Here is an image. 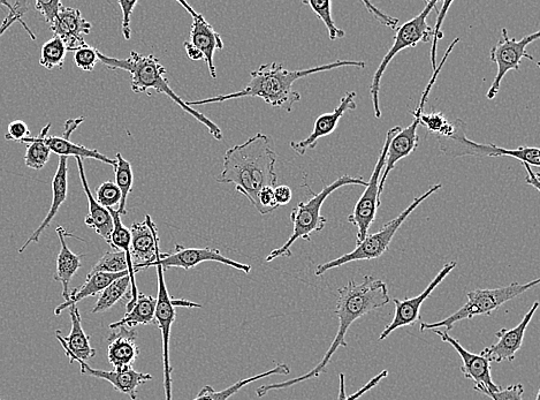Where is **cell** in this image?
Returning <instances> with one entry per match:
<instances>
[{
	"instance_id": "cell-1",
	"label": "cell",
	"mask_w": 540,
	"mask_h": 400,
	"mask_svg": "<svg viewBox=\"0 0 540 400\" xmlns=\"http://www.w3.org/2000/svg\"><path fill=\"white\" fill-rule=\"evenodd\" d=\"M390 301L389 288L380 279L365 276L361 283H356L353 279L349 281L344 288L338 290L337 308L334 314L339 319V330L321 362L314 369H311L309 373L296 377V379L265 384V386L257 388V396L262 398L268 395L270 391L291 388L295 384L317 379V377L326 373V367L330 364L334 353L338 351L339 347L348 346L345 337L352 324L370 312L386 306Z\"/></svg>"
},
{
	"instance_id": "cell-2",
	"label": "cell",
	"mask_w": 540,
	"mask_h": 400,
	"mask_svg": "<svg viewBox=\"0 0 540 400\" xmlns=\"http://www.w3.org/2000/svg\"><path fill=\"white\" fill-rule=\"evenodd\" d=\"M277 154L271 147L268 135L258 133L255 137L227 150L224 169L217 177L219 184H233L257 207V195L264 187L277 186Z\"/></svg>"
},
{
	"instance_id": "cell-3",
	"label": "cell",
	"mask_w": 540,
	"mask_h": 400,
	"mask_svg": "<svg viewBox=\"0 0 540 400\" xmlns=\"http://www.w3.org/2000/svg\"><path fill=\"white\" fill-rule=\"evenodd\" d=\"M359 67L365 69V62L359 60H337L330 64L314 67V69L288 71L278 63L264 64L250 74L249 85L237 93L205 98V100L187 102L190 108L197 105L223 103L242 97H260L272 107L292 112L294 105L301 101V95L293 90L295 81L309 77L311 74L340 69V67Z\"/></svg>"
},
{
	"instance_id": "cell-4",
	"label": "cell",
	"mask_w": 540,
	"mask_h": 400,
	"mask_svg": "<svg viewBox=\"0 0 540 400\" xmlns=\"http://www.w3.org/2000/svg\"><path fill=\"white\" fill-rule=\"evenodd\" d=\"M98 60L110 70H121L131 73L132 90L135 94L147 93L148 90H155L158 94H164L178 104L185 112L189 113L201 124L207 127L212 137L218 141L223 140L222 130L203 113L190 108L186 101L171 88L169 80L166 78V69L154 55H141L132 51L126 59L112 58L102 54L97 50Z\"/></svg>"
},
{
	"instance_id": "cell-5",
	"label": "cell",
	"mask_w": 540,
	"mask_h": 400,
	"mask_svg": "<svg viewBox=\"0 0 540 400\" xmlns=\"http://www.w3.org/2000/svg\"><path fill=\"white\" fill-rule=\"evenodd\" d=\"M367 181L363 178H353L351 176H342L334 183L324 186L323 190L314 195L307 202H300L291 213V221L293 223L292 236L286 241L284 246H281L275 251L266 256V262H271L279 258H291L292 246L299 239L311 240V235L315 232L322 231L326 225V218L322 216L321 211L326 199L339 188L348 185L367 186Z\"/></svg>"
},
{
	"instance_id": "cell-6",
	"label": "cell",
	"mask_w": 540,
	"mask_h": 400,
	"mask_svg": "<svg viewBox=\"0 0 540 400\" xmlns=\"http://www.w3.org/2000/svg\"><path fill=\"white\" fill-rule=\"evenodd\" d=\"M441 184L433 185L430 190L417 196L410 205L402 211V213L395 217L394 220L385 224L382 229L372 235H368L362 241V243L357 244L354 251L340 256L338 259L326 262L318 266L315 274L316 276H323L327 271L334 268H339L344 266V264L357 262V261H369L379 259L380 256L384 255L389 251L390 245L393 238L397 235V232L400 229V226L405 223L407 218L414 213L417 207H420L422 203L429 199L432 194H435L441 190Z\"/></svg>"
},
{
	"instance_id": "cell-7",
	"label": "cell",
	"mask_w": 540,
	"mask_h": 400,
	"mask_svg": "<svg viewBox=\"0 0 540 400\" xmlns=\"http://www.w3.org/2000/svg\"><path fill=\"white\" fill-rule=\"evenodd\" d=\"M539 279L531 281L527 284L512 283L503 288L475 290L467 294L468 301L465 306H462L458 312L448 316L443 321L421 323L420 330L422 332L445 328V331L450 332L456 323L463 320H473L479 315H491L496 312L501 306L508 303L517 297L522 296L532 288L539 284Z\"/></svg>"
},
{
	"instance_id": "cell-8",
	"label": "cell",
	"mask_w": 540,
	"mask_h": 400,
	"mask_svg": "<svg viewBox=\"0 0 540 400\" xmlns=\"http://www.w3.org/2000/svg\"><path fill=\"white\" fill-rule=\"evenodd\" d=\"M454 132L450 137H438L440 152L448 157H513L522 164L540 166V152L537 147H517L507 149L489 143L483 145L467 138V125L462 119H456L453 123Z\"/></svg>"
},
{
	"instance_id": "cell-9",
	"label": "cell",
	"mask_w": 540,
	"mask_h": 400,
	"mask_svg": "<svg viewBox=\"0 0 540 400\" xmlns=\"http://www.w3.org/2000/svg\"><path fill=\"white\" fill-rule=\"evenodd\" d=\"M437 4V2H427V6H425V9L420 14L397 29V35L394 37L392 48L384 56L371 82L370 94L376 118L380 119L382 117L379 93L380 83H382L387 67H389L394 57L402 50L415 48L418 43H427L432 40L433 28L428 24L427 20L431 12L435 10Z\"/></svg>"
},
{
	"instance_id": "cell-10",
	"label": "cell",
	"mask_w": 540,
	"mask_h": 400,
	"mask_svg": "<svg viewBox=\"0 0 540 400\" xmlns=\"http://www.w3.org/2000/svg\"><path fill=\"white\" fill-rule=\"evenodd\" d=\"M460 42V39H455L450 47L445 52V55L443 59H441V62L439 66H437V69L433 71L432 78L430 79L427 88H425L424 93L422 95L420 103H418L416 110L413 112L414 116V122L413 124H410L408 127L403 128L390 143L389 150H387V156H386V164L383 171L382 178H380L379 181V196L380 199H382V195L384 192V187L386 184L387 178H389L390 173L395 168V165L398 164L403 158L408 157L409 155H412L415 150L418 148V143H420V139H418L417 135V128L418 125H420V117L422 113L424 112L425 103H427L428 96L431 92V89L433 86H435V83L437 81L438 75L443 70V67L446 63V60L450 55L452 54V51L455 48V45Z\"/></svg>"
},
{
	"instance_id": "cell-11",
	"label": "cell",
	"mask_w": 540,
	"mask_h": 400,
	"mask_svg": "<svg viewBox=\"0 0 540 400\" xmlns=\"http://www.w3.org/2000/svg\"><path fill=\"white\" fill-rule=\"evenodd\" d=\"M158 276V294L154 324L162 332L163 338V365H164V390L166 400H172V371L170 360L171 331L177 320L176 308H202V305L192 301L173 299L166 288L164 270L156 266Z\"/></svg>"
},
{
	"instance_id": "cell-12",
	"label": "cell",
	"mask_w": 540,
	"mask_h": 400,
	"mask_svg": "<svg viewBox=\"0 0 540 400\" xmlns=\"http://www.w3.org/2000/svg\"><path fill=\"white\" fill-rule=\"evenodd\" d=\"M402 128L395 126L389 130L386 134V139L382 152L378 157L377 164L374 172L365 186V191L362 194L359 201L353 210L351 216L348 217L349 223H352L357 231V244L362 243L365 237L368 236V232L372 223L376 220L377 209L382 205V199L379 196V181L382 178L383 171L386 164L387 150H389L390 143Z\"/></svg>"
},
{
	"instance_id": "cell-13",
	"label": "cell",
	"mask_w": 540,
	"mask_h": 400,
	"mask_svg": "<svg viewBox=\"0 0 540 400\" xmlns=\"http://www.w3.org/2000/svg\"><path fill=\"white\" fill-rule=\"evenodd\" d=\"M539 37L540 33L536 32L524 36L522 37V40L517 41L514 37L509 36L506 28L501 29L500 40L494 45L490 52L491 62L497 65L498 72L496 78H494L492 82L489 92L486 93V98H488V100H494V98L497 97L501 82H503L509 71L520 70L522 59H529L539 66V63L536 62L535 58L527 51L529 45L537 41Z\"/></svg>"
},
{
	"instance_id": "cell-14",
	"label": "cell",
	"mask_w": 540,
	"mask_h": 400,
	"mask_svg": "<svg viewBox=\"0 0 540 400\" xmlns=\"http://www.w3.org/2000/svg\"><path fill=\"white\" fill-rule=\"evenodd\" d=\"M203 262H218L225 264V266L243 271L245 274H249L252 271V267L249 264L233 261L226 258L218 249L212 248H187L181 245L174 247L173 251L169 253H159L155 262L149 264L148 268L161 266L164 270L170 268H182L185 270L193 269L200 266Z\"/></svg>"
},
{
	"instance_id": "cell-15",
	"label": "cell",
	"mask_w": 540,
	"mask_h": 400,
	"mask_svg": "<svg viewBox=\"0 0 540 400\" xmlns=\"http://www.w3.org/2000/svg\"><path fill=\"white\" fill-rule=\"evenodd\" d=\"M455 261L448 262L445 264L444 268L439 271V274L433 278V281L428 285V288L425 289L421 294H418L417 297L408 298L405 300L393 299L395 306V315L393 321L389 326L384 329L382 334L379 336V342H383L384 339L389 337L395 330L405 327H412L418 321H420L421 316V307L424 304V301L427 300L433 291H435L438 286L444 282V279L452 273L456 268Z\"/></svg>"
},
{
	"instance_id": "cell-16",
	"label": "cell",
	"mask_w": 540,
	"mask_h": 400,
	"mask_svg": "<svg viewBox=\"0 0 540 400\" xmlns=\"http://www.w3.org/2000/svg\"><path fill=\"white\" fill-rule=\"evenodd\" d=\"M441 341L448 343L454 347L462 359L461 372L466 379L471 380L475 384V390L485 394V392H496L501 387L497 386L492 380L491 375V360L483 354H475L467 351L455 338L451 337L445 330H433Z\"/></svg>"
},
{
	"instance_id": "cell-17",
	"label": "cell",
	"mask_w": 540,
	"mask_h": 400,
	"mask_svg": "<svg viewBox=\"0 0 540 400\" xmlns=\"http://www.w3.org/2000/svg\"><path fill=\"white\" fill-rule=\"evenodd\" d=\"M184 9L192 15L193 25L190 30V44L202 52L203 60L208 65L212 79L217 78L215 66V52L224 49V42L214 27H212L201 13H197L192 6L179 0L178 2Z\"/></svg>"
},
{
	"instance_id": "cell-18",
	"label": "cell",
	"mask_w": 540,
	"mask_h": 400,
	"mask_svg": "<svg viewBox=\"0 0 540 400\" xmlns=\"http://www.w3.org/2000/svg\"><path fill=\"white\" fill-rule=\"evenodd\" d=\"M131 230V253L134 262V273L147 269L155 262L159 251V236L157 226L150 215L143 222H135Z\"/></svg>"
},
{
	"instance_id": "cell-19",
	"label": "cell",
	"mask_w": 540,
	"mask_h": 400,
	"mask_svg": "<svg viewBox=\"0 0 540 400\" xmlns=\"http://www.w3.org/2000/svg\"><path fill=\"white\" fill-rule=\"evenodd\" d=\"M538 308L539 303L536 301V303L531 306L528 313L524 315L519 326L512 329H501L497 331L496 336L498 337V342L486 347V349L482 351L483 356L488 357L491 361L498 362V364L503 361H513L516 357V353L521 350L527 328L538 311Z\"/></svg>"
},
{
	"instance_id": "cell-20",
	"label": "cell",
	"mask_w": 540,
	"mask_h": 400,
	"mask_svg": "<svg viewBox=\"0 0 540 400\" xmlns=\"http://www.w3.org/2000/svg\"><path fill=\"white\" fill-rule=\"evenodd\" d=\"M355 98V92H348L341 98L340 104L336 109L319 116L316 119L313 133H311L307 139L291 142V148L294 152L303 156L308 150L315 149L319 140L336 131L342 116H344L347 111H352L357 108Z\"/></svg>"
},
{
	"instance_id": "cell-21",
	"label": "cell",
	"mask_w": 540,
	"mask_h": 400,
	"mask_svg": "<svg viewBox=\"0 0 540 400\" xmlns=\"http://www.w3.org/2000/svg\"><path fill=\"white\" fill-rule=\"evenodd\" d=\"M50 28L64 42L67 51L74 52L87 45L85 36L90 34L93 25L82 17L80 10L63 6Z\"/></svg>"
},
{
	"instance_id": "cell-22",
	"label": "cell",
	"mask_w": 540,
	"mask_h": 400,
	"mask_svg": "<svg viewBox=\"0 0 540 400\" xmlns=\"http://www.w3.org/2000/svg\"><path fill=\"white\" fill-rule=\"evenodd\" d=\"M83 122H85V117L68 119L65 123L62 137H50V135H48L47 139H45V143H47L51 153L56 154L59 157L81 158L82 161L86 160V158H90V160L100 161L111 165L114 168L117 164L116 158L112 160V158L101 154L96 149H90L71 141V135Z\"/></svg>"
},
{
	"instance_id": "cell-23",
	"label": "cell",
	"mask_w": 540,
	"mask_h": 400,
	"mask_svg": "<svg viewBox=\"0 0 540 400\" xmlns=\"http://www.w3.org/2000/svg\"><path fill=\"white\" fill-rule=\"evenodd\" d=\"M138 332L126 326L113 329L108 338V359L116 371H131L139 358Z\"/></svg>"
},
{
	"instance_id": "cell-24",
	"label": "cell",
	"mask_w": 540,
	"mask_h": 400,
	"mask_svg": "<svg viewBox=\"0 0 540 400\" xmlns=\"http://www.w3.org/2000/svg\"><path fill=\"white\" fill-rule=\"evenodd\" d=\"M72 329L70 335L63 336L62 331H56V337L66 353L71 364L76 360L87 362L96 356V350L90 344V337L82 328L81 314L78 306L70 307Z\"/></svg>"
},
{
	"instance_id": "cell-25",
	"label": "cell",
	"mask_w": 540,
	"mask_h": 400,
	"mask_svg": "<svg viewBox=\"0 0 540 400\" xmlns=\"http://www.w3.org/2000/svg\"><path fill=\"white\" fill-rule=\"evenodd\" d=\"M81 368V373L83 375H88L91 377H96V379H101L108 381L112 384L113 388L121 392V394L131 397L132 400H136L138 397V389L142 384L152 381L154 376L151 374H144L134 371H114L106 372L101 371V369H94L88 365V362L76 360Z\"/></svg>"
},
{
	"instance_id": "cell-26",
	"label": "cell",
	"mask_w": 540,
	"mask_h": 400,
	"mask_svg": "<svg viewBox=\"0 0 540 400\" xmlns=\"http://www.w3.org/2000/svg\"><path fill=\"white\" fill-rule=\"evenodd\" d=\"M68 194V158L59 157L58 168L55 177L52 180V202L49 213L45 216L42 224L38 226L33 235L29 237L24 245L19 249V253H24L26 248L33 243H38L42 236V233L47 230L56 217L60 207H62L67 200Z\"/></svg>"
},
{
	"instance_id": "cell-27",
	"label": "cell",
	"mask_w": 540,
	"mask_h": 400,
	"mask_svg": "<svg viewBox=\"0 0 540 400\" xmlns=\"http://www.w3.org/2000/svg\"><path fill=\"white\" fill-rule=\"evenodd\" d=\"M75 160L76 164H78L83 191H85L89 202V214L85 218V223L88 228L93 229L98 236L104 238L106 243H110L113 231L111 214L108 209L104 208L96 201L94 194L91 193L86 177V171L85 168H83V161L81 158H75Z\"/></svg>"
},
{
	"instance_id": "cell-28",
	"label": "cell",
	"mask_w": 540,
	"mask_h": 400,
	"mask_svg": "<svg viewBox=\"0 0 540 400\" xmlns=\"http://www.w3.org/2000/svg\"><path fill=\"white\" fill-rule=\"evenodd\" d=\"M57 235L60 240V252L57 256L56 274L53 279L63 285V298L65 301L70 298V285L73 277L80 270L81 260L85 255H78L68 248L66 237H74L68 233L63 226H58Z\"/></svg>"
},
{
	"instance_id": "cell-29",
	"label": "cell",
	"mask_w": 540,
	"mask_h": 400,
	"mask_svg": "<svg viewBox=\"0 0 540 400\" xmlns=\"http://www.w3.org/2000/svg\"><path fill=\"white\" fill-rule=\"evenodd\" d=\"M127 275H129L128 271L121 274L90 273L87 276L86 282L83 283L79 289L73 290L70 293V298L55 309V315L59 316L65 309L75 306L83 299L98 296V294H101L111 283Z\"/></svg>"
},
{
	"instance_id": "cell-30",
	"label": "cell",
	"mask_w": 540,
	"mask_h": 400,
	"mask_svg": "<svg viewBox=\"0 0 540 400\" xmlns=\"http://www.w3.org/2000/svg\"><path fill=\"white\" fill-rule=\"evenodd\" d=\"M157 300L151 296L140 293L135 304L127 309V313L123 319L116 323H112L110 329H117L126 326L134 329L138 326H149L154 324Z\"/></svg>"
},
{
	"instance_id": "cell-31",
	"label": "cell",
	"mask_w": 540,
	"mask_h": 400,
	"mask_svg": "<svg viewBox=\"0 0 540 400\" xmlns=\"http://www.w3.org/2000/svg\"><path fill=\"white\" fill-rule=\"evenodd\" d=\"M289 373H291V368H289L286 364H279L275 368L270 369V371L268 372L248 377V379L240 380L237 383L233 384V386L228 387L223 391H216L211 386H205L200 391V394L192 400H228L235 394H238L241 389L247 387L248 384H252L258 380L265 379V377L275 375H289Z\"/></svg>"
},
{
	"instance_id": "cell-32",
	"label": "cell",
	"mask_w": 540,
	"mask_h": 400,
	"mask_svg": "<svg viewBox=\"0 0 540 400\" xmlns=\"http://www.w3.org/2000/svg\"><path fill=\"white\" fill-rule=\"evenodd\" d=\"M50 128L51 124H48L43 128L38 137H29L19 142L28 145L25 163L29 169L42 170L49 162L51 150L47 146V143H45V139H47L49 135Z\"/></svg>"
},
{
	"instance_id": "cell-33",
	"label": "cell",
	"mask_w": 540,
	"mask_h": 400,
	"mask_svg": "<svg viewBox=\"0 0 540 400\" xmlns=\"http://www.w3.org/2000/svg\"><path fill=\"white\" fill-rule=\"evenodd\" d=\"M129 291H131V277L127 275L117 279L100 294L91 313L98 314L109 311L118 301L125 298Z\"/></svg>"
},
{
	"instance_id": "cell-34",
	"label": "cell",
	"mask_w": 540,
	"mask_h": 400,
	"mask_svg": "<svg viewBox=\"0 0 540 400\" xmlns=\"http://www.w3.org/2000/svg\"><path fill=\"white\" fill-rule=\"evenodd\" d=\"M117 164L114 166V173H116V185L121 193V201L118 206V214L120 216L126 215V206L128 195L133 190L134 175L132 164L129 163L123 155L117 154Z\"/></svg>"
},
{
	"instance_id": "cell-35",
	"label": "cell",
	"mask_w": 540,
	"mask_h": 400,
	"mask_svg": "<svg viewBox=\"0 0 540 400\" xmlns=\"http://www.w3.org/2000/svg\"><path fill=\"white\" fill-rule=\"evenodd\" d=\"M67 54L66 45L57 36H53L50 41L43 44L40 58V65L47 70L55 67L62 69Z\"/></svg>"
},
{
	"instance_id": "cell-36",
	"label": "cell",
	"mask_w": 540,
	"mask_h": 400,
	"mask_svg": "<svg viewBox=\"0 0 540 400\" xmlns=\"http://www.w3.org/2000/svg\"><path fill=\"white\" fill-rule=\"evenodd\" d=\"M303 4L310 6L317 17L324 22L331 41L344 39L346 33L334 24L331 0H309V2H303Z\"/></svg>"
},
{
	"instance_id": "cell-37",
	"label": "cell",
	"mask_w": 540,
	"mask_h": 400,
	"mask_svg": "<svg viewBox=\"0 0 540 400\" xmlns=\"http://www.w3.org/2000/svg\"><path fill=\"white\" fill-rule=\"evenodd\" d=\"M125 271H128L126 253L112 248L111 251L102 256V259L95 264L90 273L121 274Z\"/></svg>"
},
{
	"instance_id": "cell-38",
	"label": "cell",
	"mask_w": 540,
	"mask_h": 400,
	"mask_svg": "<svg viewBox=\"0 0 540 400\" xmlns=\"http://www.w3.org/2000/svg\"><path fill=\"white\" fill-rule=\"evenodd\" d=\"M420 125L427 127L428 132L436 134L437 137H450L454 132V125L448 122L441 112H423L420 117Z\"/></svg>"
},
{
	"instance_id": "cell-39",
	"label": "cell",
	"mask_w": 540,
	"mask_h": 400,
	"mask_svg": "<svg viewBox=\"0 0 540 400\" xmlns=\"http://www.w3.org/2000/svg\"><path fill=\"white\" fill-rule=\"evenodd\" d=\"M96 201L106 209L119 206L121 193L113 181H105L96 192Z\"/></svg>"
},
{
	"instance_id": "cell-40",
	"label": "cell",
	"mask_w": 540,
	"mask_h": 400,
	"mask_svg": "<svg viewBox=\"0 0 540 400\" xmlns=\"http://www.w3.org/2000/svg\"><path fill=\"white\" fill-rule=\"evenodd\" d=\"M98 62L97 49L88 44L74 51V63L82 71L93 72Z\"/></svg>"
},
{
	"instance_id": "cell-41",
	"label": "cell",
	"mask_w": 540,
	"mask_h": 400,
	"mask_svg": "<svg viewBox=\"0 0 540 400\" xmlns=\"http://www.w3.org/2000/svg\"><path fill=\"white\" fill-rule=\"evenodd\" d=\"M389 376V371H383L382 373H379L377 376L374 377V379L370 380L365 386L360 389L359 391H356L355 394L348 396L346 395L345 390V375L340 374V390H339V397L338 400H357L360 399L364 394H367L368 391L371 389H374L380 381L386 379V377Z\"/></svg>"
},
{
	"instance_id": "cell-42",
	"label": "cell",
	"mask_w": 540,
	"mask_h": 400,
	"mask_svg": "<svg viewBox=\"0 0 540 400\" xmlns=\"http://www.w3.org/2000/svg\"><path fill=\"white\" fill-rule=\"evenodd\" d=\"M452 2H445L443 4V9L438 14V20L436 27L433 28V35H432V49H431V65L432 70L435 71L437 69V44L439 40L443 39L444 34L441 32V26H443L444 19L447 14V10L450 9Z\"/></svg>"
},
{
	"instance_id": "cell-43",
	"label": "cell",
	"mask_w": 540,
	"mask_h": 400,
	"mask_svg": "<svg viewBox=\"0 0 540 400\" xmlns=\"http://www.w3.org/2000/svg\"><path fill=\"white\" fill-rule=\"evenodd\" d=\"M63 3L59 0H51V2H43V0H37L35 7L38 12L42 14L45 22L53 25V22L58 18L60 10L63 9Z\"/></svg>"
},
{
	"instance_id": "cell-44",
	"label": "cell",
	"mask_w": 540,
	"mask_h": 400,
	"mask_svg": "<svg viewBox=\"0 0 540 400\" xmlns=\"http://www.w3.org/2000/svg\"><path fill=\"white\" fill-rule=\"evenodd\" d=\"M279 208L275 200V194H273L272 187H264L257 195V211L261 215L272 213Z\"/></svg>"
},
{
	"instance_id": "cell-45",
	"label": "cell",
	"mask_w": 540,
	"mask_h": 400,
	"mask_svg": "<svg viewBox=\"0 0 540 400\" xmlns=\"http://www.w3.org/2000/svg\"><path fill=\"white\" fill-rule=\"evenodd\" d=\"M524 388L521 383L513 384L496 392H485L492 400H523Z\"/></svg>"
},
{
	"instance_id": "cell-46",
	"label": "cell",
	"mask_w": 540,
	"mask_h": 400,
	"mask_svg": "<svg viewBox=\"0 0 540 400\" xmlns=\"http://www.w3.org/2000/svg\"><path fill=\"white\" fill-rule=\"evenodd\" d=\"M138 4L139 3L135 2V0L134 2H128V0H119L121 12H123V24H121V29H123V34L126 41L131 39L132 36L131 18L135 6Z\"/></svg>"
},
{
	"instance_id": "cell-47",
	"label": "cell",
	"mask_w": 540,
	"mask_h": 400,
	"mask_svg": "<svg viewBox=\"0 0 540 400\" xmlns=\"http://www.w3.org/2000/svg\"><path fill=\"white\" fill-rule=\"evenodd\" d=\"M30 131L25 122L22 120H13V122L7 128L5 139L9 141L20 142L26 138H29Z\"/></svg>"
},
{
	"instance_id": "cell-48",
	"label": "cell",
	"mask_w": 540,
	"mask_h": 400,
	"mask_svg": "<svg viewBox=\"0 0 540 400\" xmlns=\"http://www.w3.org/2000/svg\"><path fill=\"white\" fill-rule=\"evenodd\" d=\"M363 5L365 7H367L368 12L372 15V17L377 19L380 22V24H382V25H384L386 27H389V28H391L393 30L398 29V25H399V19L398 18L390 17V15H387L384 12L378 10L377 7H375L374 5H372L369 2H363Z\"/></svg>"
},
{
	"instance_id": "cell-49",
	"label": "cell",
	"mask_w": 540,
	"mask_h": 400,
	"mask_svg": "<svg viewBox=\"0 0 540 400\" xmlns=\"http://www.w3.org/2000/svg\"><path fill=\"white\" fill-rule=\"evenodd\" d=\"M17 21H19V24L27 30V33L30 35V39L35 41V34L32 32V30L28 28L24 20H22L21 14L10 13L9 15H7V17L3 21L2 26H0V36H2L6 32V30L9 29L14 24V22Z\"/></svg>"
},
{
	"instance_id": "cell-50",
	"label": "cell",
	"mask_w": 540,
	"mask_h": 400,
	"mask_svg": "<svg viewBox=\"0 0 540 400\" xmlns=\"http://www.w3.org/2000/svg\"><path fill=\"white\" fill-rule=\"evenodd\" d=\"M273 194H275V200L279 207L288 205L293 198L292 188L287 185H277L273 188Z\"/></svg>"
},
{
	"instance_id": "cell-51",
	"label": "cell",
	"mask_w": 540,
	"mask_h": 400,
	"mask_svg": "<svg viewBox=\"0 0 540 400\" xmlns=\"http://www.w3.org/2000/svg\"><path fill=\"white\" fill-rule=\"evenodd\" d=\"M524 168L527 170L526 181L529 185L534 186L536 191H539V173L532 171L531 166L528 164H523Z\"/></svg>"
},
{
	"instance_id": "cell-52",
	"label": "cell",
	"mask_w": 540,
	"mask_h": 400,
	"mask_svg": "<svg viewBox=\"0 0 540 400\" xmlns=\"http://www.w3.org/2000/svg\"><path fill=\"white\" fill-rule=\"evenodd\" d=\"M184 45L189 59L195 60V62H197V60L204 59L202 52L199 49H196L194 45L190 44V42H185Z\"/></svg>"
},
{
	"instance_id": "cell-53",
	"label": "cell",
	"mask_w": 540,
	"mask_h": 400,
	"mask_svg": "<svg viewBox=\"0 0 540 400\" xmlns=\"http://www.w3.org/2000/svg\"><path fill=\"white\" fill-rule=\"evenodd\" d=\"M539 398H540V391L537 392L535 400H539Z\"/></svg>"
},
{
	"instance_id": "cell-54",
	"label": "cell",
	"mask_w": 540,
	"mask_h": 400,
	"mask_svg": "<svg viewBox=\"0 0 540 400\" xmlns=\"http://www.w3.org/2000/svg\"><path fill=\"white\" fill-rule=\"evenodd\" d=\"M0 400H4V399L2 398V396H0Z\"/></svg>"
}]
</instances>
